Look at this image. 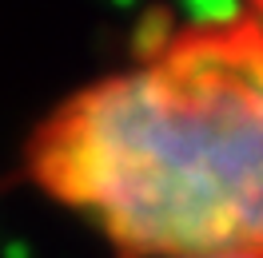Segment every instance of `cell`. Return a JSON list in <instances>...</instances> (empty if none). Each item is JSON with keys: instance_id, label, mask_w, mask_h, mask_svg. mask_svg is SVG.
Returning <instances> with one entry per match:
<instances>
[{"instance_id": "6da1fadb", "label": "cell", "mask_w": 263, "mask_h": 258, "mask_svg": "<svg viewBox=\"0 0 263 258\" xmlns=\"http://www.w3.org/2000/svg\"><path fill=\"white\" fill-rule=\"evenodd\" d=\"M28 175L124 258H263V20L176 24L148 60L68 96Z\"/></svg>"}, {"instance_id": "7a4b0ae2", "label": "cell", "mask_w": 263, "mask_h": 258, "mask_svg": "<svg viewBox=\"0 0 263 258\" xmlns=\"http://www.w3.org/2000/svg\"><path fill=\"white\" fill-rule=\"evenodd\" d=\"M176 32V12L167 8H152L140 16L136 32H132V60H148L167 44V36Z\"/></svg>"}, {"instance_id": "3957f363", "label": "cell", "mask_w": 263, "mask_h": 258, "mask_svg": "<svg viewBox=\"0 0 263 258\" xmlns=\"http://www.w3.org/2000/svg\"><path fill=\"white\" fill-rule=\"evenodd\" d=\"M4 258H32V246L20 242V239H12V242H4Z\"/></svg>"}]
</instances>
